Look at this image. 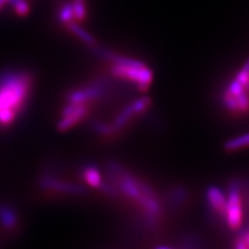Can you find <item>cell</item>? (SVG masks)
<instances>
[{
	"instance_id": "obj_1",
	"label": "cell",
	"mask_w": 249,
	"mask_h": 249,
	"mask_svg": "<svg viewBox=\"0 0 249 249\" xmlns=\"http://www.w3.org/2000/svg\"><path fill=\"white\" fill-rule=\"evenodd\" d=\"M33 89V75L9 71L0 75V127H9L24 109Z\"/></svg>"
},
{
	"instance_id": "obj_2",
	"label": "cell",
	"mask_w": 249,
	"mask_h": 249,
	"mask_svg": "<svg viewBox=\"0 0 249 249\" xmlns=\"http://www.w3.org/2000/svg\"><path fill=\"white\" fill-rule=\"evenodd\" d=\"M38 186L42 190L68 194V196H83L87 193V189L82 185L61 180L50 174H44L40 177Z\"/></svg>"
},
{
	"instance_id": "obj_3",
	"label": "cell",
	"mask_w": 249,
	"mask_h": 249,
	"mask_svg": "<svg viewBox=\"0 0 249 249\" xmlns=\"http://www.w3.org/2000/svg\"><path fill=\"white\" fill-rule=\"evenodd\" d=\"M107 90V82L98 80L93 83L85 85L83 88L75 89L67 93L66 101L68 103L74 104H89L93 100L100 99L104 96Z\"/></svg>"
},
{
	"instance_id": "obj_4",
	"label": "cell",
	"mask_w": 249,
	"mask_h": 249,
	"mask_svg": "<svg viewBox=\"0 0 249 249\" xmlns=\"http://www.w3.org/2000/svg\"><path fill=\"white\" fill-rule=\"evenodd\" d=\"M89 112V104L68 103L60 113V120L57 122V130L66 132L81 123Z\"/></svg>"
},
{
	"instance_id": "obj_5",
	"label": "cell",
	"mask_w": 249,
	"mask_h": 249,
	"mask_svg": "<svg viewBox=\"0 0 249 249\" xmlns=\"http://www.w3.org/2000/svg\"><path fill=\"white\" fill-rule=\"evenodd\" d=\"M18 215L7 204H0V224L6 231H14L18 227Z\"/></svg>"
},
{
	"instance_id": "obj_6",
	"label": "cell",
	"mask_w": 249,
	"mask_h": 249,
	"mask_svg": "<svg viewBox=\"0 0 249 249\" xmlns=\"http://www.w3.org/2000/svg\"><path fill=\"white\" fill-rule=\"evenodd\" d=\"M83 181L92 188H99L103 183L100 169L95 165H87L82 169Z\"/></svg>"
},
{
	"instance_id": "obj_7",
	"label": "cell",
	"mask_w": 249,
	"mask_h": 249,
	"mask_svg": "<svg viewBox=\"0 0 249 249\" xmlns=\"http://www.w3.org/2000/svg\"><path fill=\"white\" fill-rule=\"evenodd\" d=\"M67 27L75 36L79 38V40L83 42L85 45H88L89 47H96L97 45L96 38L93 37L87 29H84L82 26L78 24V23L71 22L69 23V24H67Z\"/></svg>"
},
{
	"instance_id": "obj_8",
	"label": "cell",
	"mask_w": 249,
	"mask_h": 249,
	"mask_svg": "<svg viewBox=\"0 0 249 249\" xmlns=\"http://www.w3.org/2000/svg\"><path fill=\"white\" fill-rule=\"evenodd\" d=\"M57 19L61 24H69L74 21V11H73V3L67 2L62 4L58 11Z\"/></svg>"
},
{
	"instance_id": "obj_9",
	"label": "cell",
	"mask_w": 249,
	"mask_h": 249,
	"mask_svg": "<svg viewBox=\"0 0 249 249\" xmlns=\"http://www.w3.org/2000/svg\"><path fill=\"white\" fill-rule=\"evenodd\" d=\"M9 3L19 17L24 18L30 13V5L26 0H9Z\"/></svg>"
},
{
	"instance_id": "obj_10",
	"label": "cell",
	"mask_w": 249,
	"mask_h": 249,
	"mask_svg": "<svg viewBox=\"0 0 249 249\" xmlns=\"http://www.w3.org/2000/svg\"><path fill=\"white\" fill-rule=\"evenodd\" d=\"M91 127L96 133L102 135L104 137L114 136V132L111 127V124H108L102 121H95L91 124Z\"/></svg>"
},
{
	"instance_id": "obj_11",
	"label": "cell",
	"mask_w": 249,
	"mask_h": 249,
	"mask_svg": "<svg viewBox=\"0 0 249 249\" xmlns=\"http://www.w3.org/2000/svg\"><path fill=\"white\" fill-rule=\"evenodd\" d=\"M73 11H74L75 21L82 22L85 20V18H87V6H85V1L74 0Z\"/></svg>"
},
{
	"instance_id": "obj_12",
	"label": "cell",
	"mask_w": 249,
	"mask_h": 249,
	"mask_svg": "<svg viewBox=\"0 0 249 249\" xmlns=\"http://www.w3.org/2000/svg\"><path fill=\"white\" fill-rule=\"evenodd\" d=\"M7 2H9V0H0V10H1Z\"/></svg>"
}]
</instances>
